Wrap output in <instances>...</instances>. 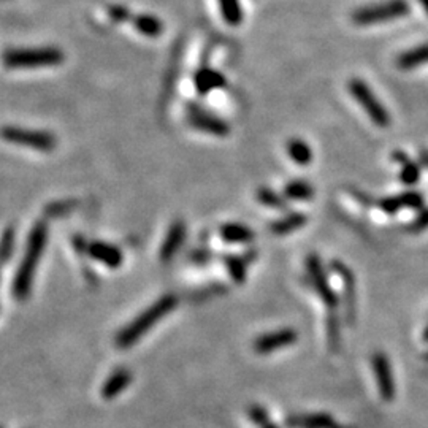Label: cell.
<instances>
[{
    "label": "cell",
    "instance_id": "cell-10",
    "mask_svg": "<svg viewBox=\"0 0 428 428\" xmlns=\"http://www.w3.org/2000/svg\"><path fill=\"white\" fill-rule=\"evenodd\" d=\"M297 341V332L292 328H282L278 332L267 333L254 343V349L259 354H270L273 350L287 348Z\"/></svg>",
    "mask_w": 428,
    "mask_h": 428
},
{
    "label": "cell",
    "instance_id": "cell-1",
    "mask_svg": "<svg viewBox=\"0 0 428 428\" xmlns=\"http://www.w3.org/2000/svg\"><path fill=\"white\" fill-rule=\"evenodd\" d=\"M46 243H48V227H46L45 223H37L32 232H30L25 254L23 260H21V265L13 281V295L19 298V300H24L30 293L38 260L43 256Z\"/></svg>",
    "mask_w": 428,
    "mask_h": 428
},
{
    "label": "cell",
    "instance_id": "cell-22",
    "mask_svg": "<svg viewBox=\"0 0 428 428\" xmlns=\"http://www.w3.org/2000/svg\"><path fill=\"white\" fill-rule=\"evenodd\" d=\"M289 424L297 428H337L332 417H328L326 414L302 417V419H292L289 420Z\"/></svg>",
    "mask_w": 428,
    "mask_h": 428
},
{
    "label": "cell",
    "instance_id": "cell-3",
    "mask_svg": "<svg viewBox=\"0 0 428 428\" xmlns=\"http://www.w3.org/2000/svg\"><path fill=\"white\" fill-rule=\"evenodd\" d=\"M64 62V53L58 48L10 49L3 54V64L8 69H40L54 67Z\"/></svg>",
    "mask_w": 428,
    "mask_h": 428
},
{
    "label": "cell",
    "instance_id": "cell-14",
    "mask_svg": "<svg viewBox=\"0 0 428 428\" xmlns=\"http://www.w3.org/2000/svg\"><path fill=\"white\" fill-rule=\"evenodd\" d=\"M185 240V225L184 223H174L170 227L167 238H165L164 245L161 247V259L162 260H170L174 254L179 251V247L183 246Z\"/></svg>",
    "mask_w": 428,
    "mask_h": 428
},
{
    "label": "cell",
    "instance_id": "cell-20",
    "mask_svg": "<svg viewBox=\"0 0 428 428\" xmlns=\"http://www.w3.org/2000/svg\"><path fill=\"white\" fill-rule=\"evenodd\" d=\"M284 197L287 200H295V202H308L314 197V189L309 183L295 179V181L286 184Z\"/></svg>",
    "mask_w": 428,
    "mask_h": 428
},
{
    "label": "cell",
    "instance_id": "cell-24",
    "mask_svg": "<svg viewBox=\"0 0 428 428\" xmlns=\"http://www.w3.org/2000/svg\"><path fill=\"white\" fill-rule=\"evenodd\" d=\"M225 262V267L227 270H229L232 280H234L235 282H238V284H241V282L246 281V264L245 260H241L240 257H235V256H229L224 259Z\"/></svg>",
    "mask_w": 428,
    "mask_h": 428
},
{
    "label": "cell",
    "instance_id": "cell-17",
    "mask_svg": "<svg viewBox=\"0 0 428 428\" xmlns=\"http://www.w3.org/2000/svg\"><path fill=\"white\" fill-rule=\"evenodd\" d=\"M425 64H428V45H422L411 51H406V53L400 54L398 59H396V65L401 70H411Z\"/></svg>",
    "mask_w": 428,
    "mask_h": 428
},
{
    "label": "cell",
    "instance_id": "cell-4",
    "mask_svg": "<svg viewBox=\"0 0 428 428\" xmlns=\"http://www.w3.org/2000/svg\"><path fill=\"white\" fill-rule=\"evenodd\" d=\"M409 13V3L406 0H387L368 7L359 8L352 13V21L357 25H374L385 21L403 18Z\"/></svg>",
    "mask_w": 428,
    "mask_h": 428
},
{
    "label": "cell",
    "instance_id": "cell-8",
    "mask_svg": "<svg viewBox=\"0 0 428 428\" xmlns=\"http://www.w3.org/2000/svg\"><path fill=\"white\" fill-rule=\"evenodd\" d=\"M189 124L194 128H197V131L211 133L214 137H225L230 132L229 124L225 121L210 115V113H206L202 108L195 105L190 106L189 110Z\"/></svg>",
    "mask_w": 428,
    "mask_h": 428
},
{
    "label": "cell",
    "instance_id": "cell-2",
    "mask_svg": "<svg viewBox=\"0 0 428 428\" xmlns=\"http://www.w3.org/2000/svg\"><path fill=\"white\" fill-rule=\"evenodd\" d=\"M178 305V298L172 295H164L162 298L149 306L148 309L137 316L128 326L124 327L116 337V346L121 349H127L133 346V344L140 341V338L144 337L149 330H151L157 322H161L162 319L173 311Z\"/></svg>",
    "mask_w": 428,
    "mask_h": 428
},
{
    "label": "cell",
    "instance_id": "cell-19",
    "mask_svg": "<svg viewBox=\"0 0 428 428\" xmlns=\"http://www.w3.org/2000/svg\"><path fill=\"white\" fill-rule=\"evenodd\" d=\"M287 154L293 161V164L300 165V167H306L313 161L311 146L306 142L300 140V138H292L287 143Z\"/></svg>",
    "mask_w": 428,
    "mask_h": 428
},
{
    "label": "cell",
    "instance_id": "cell-18",
    "mask_svg": "<svg viewBox=\"0 0 428 428\" xmlns=\"http://www.w3.org/2000/svg\"><path fill=\"white\" fill-rule=\"evenodd\" d=\"M132 24L138 32L151 38H156L164 32L162 21L153 16V14H138V16H133Z\"/></svg>",
    "mask_w": 428,
    "mask_h": 428
},
{
    "label": "cell",
    "instance_id": "cell-6",
    "mask_svg": "<svg viewBox=\"0 0 428 428\" xmlns=\"http://www.w3.org/2000/svg\"><path fill=\"white\" fill-rule=\"evenodd\" d=\"M0 137L2 140L19 144V146L32 148L35 151L41 153H51L58 144V140L53 133L45 131H34V128H23V127H3L0 131Z\"/></svg>",
    "mask_w": 428,
    "mask_h": 428
},
{
    "label": "cell",
    "instance_id": "cell-9",
    "mask_svg": "<svg viewBox=\"0 0 428 428\" xmlns=\"http://www.w3.org/2000/svg\"><path fill=\"white\" fill-rule=\"evenodd\" d=\"M373 370L376 374V383H378L379 394L385 401H390L395 395V385L392 379V370L389 359L384 354L376 352L373 355Z\"/></svg>",
    "mask_w": 428,
    "mask_h": 428
},
{
    "label": "cell",
    "instance_id": "cell-27",
    "mask_svg": "<svg viewBox=\"0 0 428 428\" xmlns=\"http://www.w3.org/2000/svg\"><path fill=\"white\" fill-rule=\"evenodd\" d=\"M379 208L383 210L385 214H396L400 210H403V203H401L400 195H394V197H387V199L381 200Z\"/></svg>",
    "mask_w": 428,
    "mask_h": 428
},
{
    "label": "cell",
    "instance_id": "cell-5",
    "mask_svg": "<svg viewBox=\"0 0 428 428\" xmlns=\"http://www.w3.org/2000/svg\"><path fill=\"white\" fill-rule=\"evenodd\" d=\"M349 92L354 97L355 102L363 108V111L367 113V116L373 121L376 126L381 128H385L390 126V115L385 110V106L378 100V97L373 91L370 89V86L360 78H352L349 81Z\"/></svg>",
    "mask_w": 428,
    "mask_h": 428
},
{
    "label": "cell",
    "instance_id": "cell-32",
    "mask_svg": "<svg viewBox=\"0 0 428 428\" xmlns=\"http://www.w3.org/2000/svg\"><path fill=\"white\" fill-rule=\"evenodd\" d=\"M419 2H420L422 7L425 8V12H427V14H428V0H419Z\"/></svg>",
    "mask_w": 428,
    "mask_h": 428
},
{
    "label": "cell",
    "instance_id": "cell-21",
    "mask_svg": "<svg viewBox=\"0 0 428 428\" xmlns=\"http://www.w3.org/2000/svg\"><path fill=\"white\" fill-rule=\"evenodd\" d=\"M221 7V14L229 25H240L243 21V12H241L240 0H218Z\"/></svg>",
    "mask_w": 428,
    "mask_h": 428
},
{
    "label": "cell",
    "instance_id": "cell-26",
    "mask_svg": "<svg viewBox=\"0 0 428 428\" xmlns=\"http://www.w3.org/2000/svg\"><path fill=\"white\" fill-rule=\"evenodd\" d=\"M401 203H403V208L409 210H420L424 206V195L417 190H408V192L400 194Z\"/></svg>",
    "mask_w": 428,
    "mask_h": 428
},
{
    "label": "cell",
    "instance_id": "cell-31",
    "mask_svg": "<svg viewBox=\"0 0 428 428\" xmlns=\"http://www.w3.org/2000/svg\"><path fill=\"white\" fill-rule=\"evenodd\" d=\"M420 164L425 165V167H428V151H424L420 154Z\"/></svg>",
    "mask_w": 428,
    "mask_h": 428
},
{
    "label": "cell",
    "instance_id": "cell-13",
    "mask_svg": "<svg viewBox=\"0 0 428 428\" xmlns=\"http://www.w3.org/2000/svg\"><path fill=\"white\" fill-rule=\"evenodd\" d=\"M132 383V373L126 368H117L110 374V378L102 385V396L105 400H113L121 395L124 389Z\"/></svg>",
    "mask_w": 428,
    "mask_h": 428
},
{
    "label": "cell",
    "instance_id": "cell-11",
    "mask_svg": "<svg viewBox=\"0 0 428 428\" xmlns=\"http://www.w3.org/2000/svg\"><path fill=\"white\" fill-rule=\"evenodd\" d=\"M87 252L92 259L108 268H120L122 264V252L120 247L103 243V241H95V243L89 245Z\"/></svg>",
    "mask_w": 428,
    "mask_h": 428
},
{
    "label": "cell",
    "instance_id": "cell-33",
    "mask_svg": "<svg viewBox=\"0 0 428 428\" xmlns=\"http://www.w3.org/2000/svg\"><path fill=\"white\" fill-rule=\"evenodd\" d=\"M262 427H264V428H276L275 425H271V424H268V420H265V422H264V424H262Z\"/></svg>",
    "mask_w": 428,
    "mask_h": 428
},
{
    "label": "cell",
    "instance_id": "cell-29",
    "mask_svg": "<svg viewBox=\"0 0 428 428\" xmlns=\"http://www.w3.org/2000/svg\"><path fill=\"white\" fill-rule=\"evenodd\" d=\"M110 16L115 19V21H127V19H132L131 18V12L126 7H121V5H113V7H110Z\"/></svg>",
    "mask_w": 428,
    "mask_h": 428
},
{
    "label": "cell",
    "instance_id": "cell-23",
    "mask_svg": "<svg viewBox=\"0 0 428 428\" xmlns=\"http://www.w3.org/2000/svg\"><path fill=\"white\" fill-rule=\"evenodd\" d=\"M256 197L257 200L262 205L268 206V208H275V210H284L286 208V197H281V195H278L275 190L268 189V188H260L257 189L256 192Z\"/></svg>",
    "mask_w": 428,
    "mask_h": 428
},
{
    "label": "cell",
    "instance_id": "cell-16",
    "mask_svg": "<svg viewBox=\"0 0 428 428\" xmlns=\"http://www.w3.org/2000/svg\"><path fill=\"white\" fill-rule=\"evenodd\" d=\"M308 218L305 214L298 213V211H295V213H289L286 216H282L281 219L275 221V223H271L270 225V230L271 234L275 235H287V234H292V232L295 230H300L302 227H305Z\"/></svg>",
    "mask_w": 428,
    "mask_h": 428
},
{
    "label": "cell",
    "instance_id": "cell-25",
    "mask_svg": "<svg viewBox=\"0 0 428 428\" xmlns=\"http://www.w3.org/2000/svg\"><path fill=\"white\" fill-rule=\"evenodd\" d=\"M400 179L405 185H414L419 183L420 179V167L419 164L412 162L411 159L406 161L401 165V172H400Z\"/></svg>",
    "mask_w": 428,
    "mask_h": 428
},
{
    "label": "cell",
    "instance_id": "cell-12",
    "mask_svg": "<svg viewBox=\"0 0 428 428\" xmlns=\"http://www.w3.org/2000/svg\"><path fill=\"white\" fill-rule=\"evenodd\" d=\"M194 82H195V89H197L200 95H206L216 89H223V87L227 85L224 75L218 70L210 69V67H203V69H200L197 74H195Z\"/></svg>",
    "mask_w": 428,
    "mask_h": 428
},
{
    "label": "cell",
    "instance_id": "cell-15",
    "mask_svg": "<svg viewBox=\"0 0 428 428\" xmlns=\"http://www.w3.org/2000/svg\"><path fill=\"white\" fill-rule=\"evenodd\" d=\"M221 238H223L225 243H234V245H245L251 243L254 240V232H252L249 227H246L243 224H224L219 230Z\"/></svg>",
    "mask_w": 428,
    "mask_h": 428
},
{
    "label": "cell",
    "instance_id": "cell-7",
    "mask_svg": "<svg viewBox=\"0 0 428 428\" xmlns=\"http://www.w3.org/2000/svg\"><path fill=\"white\" fill-rule=\"evenodd\" d=\"M306 268L309 273V278H311V282L316 292L321 295V298L324 300V303L328 308H337L338 305V298L335 295L333 289L330 287L328 280L326 271L322 268V262L316 254H311L306 259Z\"/></svg>",
    "mask_w": 428,
    "mask_h": 428
},
{
    "label": "cell",
    "instance_id": "cell-30",
    "mask_svg": "<svg viewBox=\"0 0 428 428\" xmlns=\"http://www.w3.org/2000/svg\"><path fill=\"white\" fill-rule=\"evenodd\" d=\"M12 247H13V235L12 232H7L2 240V245H0V259H7V257L10 256V252H12Z\"/></svg>",
    "mask_w": 428,
    "mask_h": 428
},
{
    "label": "cell",
    "instance_id": "cell-28",
    "mask_svg": "<svg viewBox=\"0 0 428 428\" xmlns=\"http://www.w3.org/2000/svg\"><path fill=\"white\" fill-rule=\"evenodd\" d=\"M425 229H428V210L422 211V213L412 221V224L409 227L411 232H422Z\"/></svg>",
    "mask_w": 428,
    "mask_h": 428
}]
</instances>
